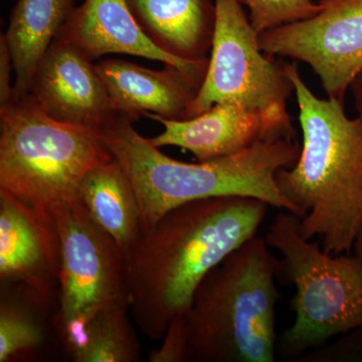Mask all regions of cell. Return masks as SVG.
Returning <instances> with one entry per match:
<instances>
[{"label":"cell","instance_id":"6da1fadb","mask_svg":"<svg viewBox=\"0 0 362 362\" xmlns=\"http://www.w3.org/2000/svg\"><path fill=\"white\" fill-rule=\"evenodd\" d=\"M268 204L221 197L181 204L164 214L124 252L130 316L145 337L158 340L187 313L202 281L257 235Z\"/></svg>","mask_w":362,"mask_h":362},{"label":"cell","instance_id":"7a4b0ae2","mask_svg":"<svg viewBox=\"0 0 362 362\" xmlns=\"http://www.w3.org/2000/svg\"><path fill=\"white\" fill-rule=\"evenodd\" d=\"M294 87L303 144L296 163L276 181L296 209L300 232L322 239L328 254H349L362 225V119L350 118L340 100L320 99L284 62Z\"/></svg>","mask_w":362,"mask_h":362},{"label":"cell","instance_id":"3957f363","mask_svg":"<svg viewBox=\"0 0 362 362\" xmlns=\"http://www.w3.org/2000/svg\"><path fill=\"white\" fill-rule=\"evenodd\" d=\"M99 133L134 187L142 230L176 206L211 197H252L298 216L276 181L281 169L296 163L297 139L265 140L233 156L187 163L164 154L118 114Z\"/></svg>","mask_w":362,"mask_h":362},{"label":"cell","instance_id":"277c9868","mask_svg":"<svg viewBox=\"0 0 362 362\" xmlns=\"http://www.w3.org/2000/svg\"><path fill=\"white\" fill-rule=\"evenodd\" d=\"M270 249L256 235L202 281L185 314L187 361H275L281 261Z\"/></svg>","mask_w":362,"mask_h":362},{"label":"cell","instance_id":"5b68a950","mask_svg":"<svg viewBox=\"0 0 362 362\" xmlns=\"http://www.w3.org/2000/svg\"><path fill=\"white\" fill-rule=\"evenodd\" d=\"M113 158L98 131L54 120L28 95L0 109V189L42 216L77 202L85 175Z\"/></svg>","mask_w":362,"mask_h":362},{"label":"cell","instance_id":"8992f818","mask_svg":"<svg viewBox=\"0 0 362 362\" xmlns=\"http://www.w3.org/2000/svg\"><path fill=\"white\" fill-rule=\"evenodd\" d=\"M282 255L280 270L295 286L290 305L294 323L283 332L279 349L295 357L330 338L362 328V262L354 255H331L305 239L300 218L287 211L274 218L266 235Z\"/></svg>","mask_w":362,"mask_h":362},{"label":"cell","instance_id":"52a82bcc","mask_svg":"<svg viewBox=\"0 0 362 362\" xmlns=\"http://www.w3.org/2000/svg\"><path fill=\"white\" fill-rule=\"evenodd\" d=\"M54 223L61 267L59 307L52 323L71 356L99 312L128 302L124 252L90 218L80 199L59 209Z\"/></svg>","mask_w":362,"mask_h":362},{"label":"cell","instance_id":"ba28073f","mask_svg":"<svg viewBox=\"0 0 362 362\" xmlns=\"http://www.w3.org/2000/svg\"><path fill=\"white\" fill-rule=\"evenodd\" d=\"M216 23L204 82L189 108V118L216 104L233 103L251 110L290 116L294 92L284 62L262 51L240 0H214ZM188 118V119H189Z\"/></svg>","mask_w":362,"mask_h":362},{"label":"cell","instance_id":"9c48e42d","mask_svg":"<svg viewBox=\"0 0 362 362\" xmlns=\"http://www.w3.org/2000/svg\"><path fill=\"white\" fill-rule=\"evenodd\" d=\"M319 2L315 16L261 33L259 47L272 58L307 64L328 98L344 101L362 69V0Z\"/></svg>","mask_w":362,"mask_h":362},{"label":"cell","instance_id":"30bf717a","mask_svg":"<svg viewBox=\"0 0 362 362\" xmlns=\"http://www.w3.org/2000/svg\"><path fill=\"white\" fill-rule=\"evenodd\" d=\"M61 247L54 218L0 189V280L20 285L45 306L59 305Z\"/></svg>","mask_w":362,"mask_h":362},{"label":"cell","instance_id":"8fae6325","mask_svg":"<svg viewBox=\"0 0 362 362\" xmlns=\"http://www.w3.org/2000/svg\"><path fill=\"white\" fill-rule=\"evenodd\" d=\"M148 118L163 126V132L149 138L154 146H175L207 161L239 153L259 141L297 139L291 117L251 110L240 105L218 103L185 120H170L156 114Z\"/></svg>","mask_w":362,"mask_h":362},{"label":"cell","instance_id":"7c38bea8","mask_svg":"<svg viewBox=\"0 0 362 362\" xmlns=\"http://www.w3.org/2000/svg\"><path fill=\"white\" fill-rule=\"evenodd\" d=\"M28 96L54 120L98 132L115 114L95 64L59 35L40 63Z\"/></svg>","mask_w":362,"mask_h":362},{"label":"cell","instance_id":"4fadbf2b","mask_svg":"<svg viewBox=\"0 0 362 362\" xmlns=\"http://www.w3.org/2000/svg\"><path fill=\"white\" fill-rule=\"evenodd\" d=\"M59 37L92 62L106 54H130L177 66L202 82L209 65V59L187 61L157 47L138 25L127 0H85L71 9Z\"/></svg>","mask_w":362,"mask_h":362},{"label":"cell","instance_id":"5bb4252c","mask_svg":"<svg viewBox=\"0 0 362 362\" xmlns=\"http://www.w3.org/2000/svg\"><path fill=\"white\" fill-rule=\"evenodd\" d=\"M106 86L114 113L131 122L147 114L170 120L189 118V108L201 78L169 64L151 70L122 59H101L95 64Z\"/></svg>","mask_w":362,"mask_h":362},{"label":"cell","instance_id":"9a60e30c","mask_svg":"<svg viewBox=\"0 0 362 362\" xmlns=\"http://www.w3.org/2000/svg\"><path fill=\"white\" fill-rule=\"evenodd\" d=\"M136 21L157 47L175 58L206 61L216 7L211 0H127Z\"/></svg>","mask_w":362,"mask_h":362},{"label":"cell","instance_id":"2e32d148","mask_svg":"<svg viewBox=\"0 0 362 362\" xmlns=\"http://www.w3.org/2000/svg\"><path fill=\"white\" fill-rule=\"evenodd\" d=\"M73 8V0L16 2L4 35L16 73L13 101L28 96L40 63Z\"/></svg>","mask_w":362,"mask_h":362},{"label":"cell","instance_id":"e0dca14e","mask_svg":"<svg viewBox=\"0 0 362 362\" xmlns=\"http://www.w3.org/2000/svg\"><path fill=\"white\" fill-rule=\"evenodd\" d=\"M78 199L94 223L123 252L142 232L134 187L115 158L90 169L81 183Z\"/></svg>","mask_w":362,"mask_h":362},{"label":"cell","instance_id":"ac0fdd59","mask_svg":"<svg viewBox=\"0 0 362 362\" xmlns=\"http://www.w3.org/2000/svg\"><path fill=\"white\" fill-rule=\"evenodd\" d=\"M0 362L30 361L47 342L40 309L49 308L20 285L1 284Z\"/></svg>","mask_w":362,"mask_h":362},{"label":"cell","instance_id":"d6986e66","mask_svg":"<svg viewBox=\"0 0 362 362\" xmlns=\"http://www.w3.org/2000/svg\"><path fill=\"white\" fill-rule=\"evenodd\" d=\"M128 302L111 305L99 312L86 327L75 362H137L140 343L131 324Z\"/></svg>","mask_w":362,"mask_h":362},{"label":"cell","instance_id":"ffe728a7","mask_svg":"<svg viewBox=\"0 0 362 362\" xmlns=\"http://www.w3.org/2000/svg\"><path fill=\"white\" fill-rule=\"evenodd\" d=\"M250 11V21L261 33L306 20L318 13L320 2L313 0H240Z\"/></svg>","mask_w":362,"mask_h":362},{"label":"cell","instance_id":"44dd1931","mask_svg":"<svg viewBox=\"0 0 362 362\" xmlns=\"http://www.w3.org/2000/svg\"><path fill=\"white\" fill-rule=\"evenodd\" d=\"M160 347L150 352V362H185L187 357V331L185 314L169 323Z\"/></svg>","mask_w":362,"mask_h":362},{"label":"cell","instance_id":"7402d4cb","mask_svg":"<svg viewBox=\"0 0 362 362\" xmlns=\"http://www.w3.org/2000/svg\"><path fill=\"white\" fill-rule=\"evenodd\" d=\"M13 65L4 35L0 37V109L13 101V86L11 84Z\"/></svg>","mask_w":362,"mask_h":362},{"label":"cell","instance_id":"603a6c76","mask_svg":"<svg viewBox=\"0 0 362 362\" xmlns=\"http://www.w3.org/2000/svg\"><path fill=\"white\" fill-rule=\"evenodd\" d=\"M349 90L354 97L357 114L362 119V69L357 73L356 78L350 84Z\"/></svg>","mask_w":362,"mask_h":362},{"label":"cell","instance_id":"cb8c5ba5","mask_svg":"<svg viewBox=\"0 0 362 362\" xmlns=\"http://www.w3.org/2000/svg\"><path fill=\"white\" fill-rule=\"evenodd\" d=\"M352 249H354V256L357 257L362 262V225L356 233Z\"/></svg>","mask_w":362,"mask_h":362},{"label":"cell","instance_id":"d4e9b609","mask_svg":"<svg viewBox=\"0 0 362 362\" xmlns=\"http://www.w3.org/2000/svg\"><path fill=\"white\" fill-rule=\"evenodd\" d=\"M313 1H314V0H313ZM318 1H320V0H318Z\"/></svg>","mask_w":362,"mask_h":362}]
</instances>
